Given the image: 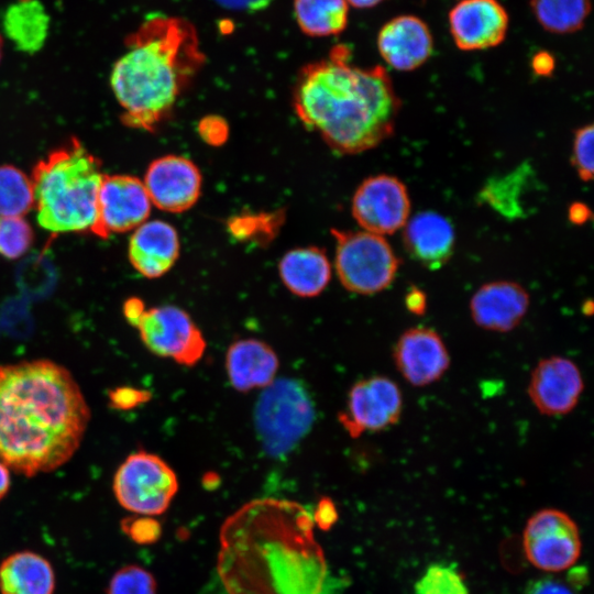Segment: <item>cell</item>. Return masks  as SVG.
<instances>
[{
    "label": "cell",
    "mask_w": 594,
    "mask_h": 594,
    "mask_svg": "<svg viewBox=\"0 0 594 594\" xmlns=\"http://www.w3.org/2000/svg\"><path fill=\"white\" fill-rule=\"evenodd\" d=\"M299 503L252 499L223 521L217 573L227 594H321L327 561Z\"/></svg>",
    "instance_id": "cell-1"
},
{
    "label": "cell",
    "mask_w": 594,
    "mask_h": 594,
    "mask_svg": "<svg viewBox=\"0 0 594 594\" xmlns=\"http://www.w3.org/2000/svg\"><path fill=\"white\" fill-rule=\"evenodd\" d=\"M90 420L64 366L46 359L0 365V461L28 477L54 471L78 450Z\"/></svg>",
    "instance_id": "cell-2"
},
{
    "label": "cell",
    "mask_w": 594,
    "mask_h": 594,
    "mask_svg": "<svg viewBox=\"0 0 594 594\" xmlns=\"http://www.w3.org/2000/svg\"><path fill=\"white\" fill-rule=\"evenodd\" d=\"M293 102L304 125L343 154L362 153L389 138L399 110L386 69L353 65L342 45L302 68Z\"/></svg>",
    "instance_id": "cell-3"
},
{
    "label": "cell",
    "mask_w": 594,
    "mask_h": 594,
    "mask_svg": "<svg viewBox=\"0 0 594 594\" xmlns=\"http://www.w3.org/2000/svg\"><path fill=\"white\" fill-rule=\"evenodd\" d=\"M114 63L110 86L121 121L153 132L169 117L178 98L204 65L195 26L183 18L154 14L127 38Z\"/></svg>",
    "instance_id": "cell-4"
},
{
    "label": "cell",
    "mask_w": 594,
    "mask_h": 594,
    "mask_svg": "<svg viewBox=\"0 0 594 594\" xmlns=\"http://www.w3.org/2000/svg\"><path fill=\"white\" fill-rule=\"evenodd\" d=\"M103 176L101 161L77 138L51 151L31 175L38 224L52 233L90 231Z\"/></svg>",
    "instance_id": "cell-5"
},
{
    "label": "cell",
    "mask_w": 594,
    "mask_h": 594,
    "mask_svg": "<svg viewBox=\"0 0 594 594\" xmlns=\"http://www.w3.org/2000/svg\"><path fill=\"white\" fill-rule=\"evenodd\" d=\"M316 407L307 386L297 378H275L257 398L253 411L258 442L270 457L292 453L310 432Z\"/></svg>",
    "instance_id": "cell-6"
},
{
    "label": "cell",
    "mask_w": 594,
    "mask_h": 594,
    "mask_svg": "<svg viewBox=\"0 0 594 594\" xmlns=\"http://www.w3.org/2000/svg\"><path fill=\"white\" fill-rule=\"evenodd\" d=\"M334 267L342 286L354 294L373 295L391 286L399 267L393 248L367 231L332 230Z\"/></svg>",
    "instance_id": "cell-7"
},
{
    "label": "cell",
    "mask_w": 594,
    "mask_h": 594,
    "mask_svg": "<svg viewBox=\"0 0 594 594\" xmlns=\"http://www.w3.org/2000/svg\"><path fill=\"white\" fill-rule=\"evenodd\" d=\"M112 491L125 510L140 516L162 515L178 491L175 471L157 454L136 451L117 469Z\"/></svg>",
    "instance_id": "cell-8"
},
{
    "label": "cell",
    "mask_w": 594,
    "mask_h": 594,
    "mask_svg": "<svg viewBox=\"0 0 594 594\" xmlns=\"http://www.w3.org/2000/svg\"><path fill=\"white\" fill-rule=\"evenodd\" d=\"M135 328L148 351L185 366L198 363L207 348L200 329L187 311L177 306L145 309Z\"/></svg>",
    "instance_id": "cell-9"
},
{
    "label": "cell",
    "mask_w": 594,
    "mask_h": 594,
    "mask_svg": "<svg viewBox=\"0 0 594 594\" xmlns=\"http://www.w3.org/2000/svg\"><path fill=\"white\" fill-rule=\"evenodd\" d=\"M522 542L529 562L549 572L573 566L582 548L574 520L554 508L541 509L528 519Z\"/></svg>",
    "instance_id": "cell-10"
},
{
    "label": "cell",
    "mask_w": 594,
    "mask_h": 594,
    "mask_svg": "<svg viewBox=\"0 0 594 594\" xmlns=\"http://www.w3.org/2000/svg\"><path fill=\"white\" fill-rule=\"evenodd\" d=\"M403 411V395L387 376L375 375L356 382L349 391L346 408L339 421L358 438L363 432L381 431L396 425Z\"/></svg>",
    "instance_id": "cell-11"
},
{
    "label": "cell",
    "mask_w": 594,
    "mask_h": 594,
    "mask_svg": "<svg viewBox=\"0 0 594 594\" xmlns=\"http://www.w3.org/2000/svg\"><path fill=\"white\" fill-rule=\"evenodd\" d=\"M152 202L141 179L131 175L105 174L97 197L96 221L90 230L107 239L134 230L145 222Z\"/></svg>",
    "instance_id": "cell-12"
},
{
    "label": "cell",
    "mask_w": 594,
    "mask_h": 594,
    "mask_svg": "<svg viewBox=\"0 0 594 594\" xmlns=\"http://www.w3.org/2000/svg\"><path fill=\"white\" fill-rule=\"evenodd\" d=\"M410 199L406 186L391 175L366 178L352 199V215L364 231L393 234L408 221Z\"/></svg>",
    "instance_id": "cell-13"
},
{
    "label": "cell",
    "mask_w": 594,
    "mask_h": 594,
    "mask_svg": "<svg viewBox=\"0 0 594 594\" xmlns=\"http://www.w3.org/2000/svg\"><path fill=\"white\" fill-rule=\"evenodd\" d=\"M584 389L579 366L570 359L553 355L540 360L531 372L528 395L546 416H562L578 405Z\"/></svg>",
    "instance_id": "cell-14"
},
{
    "label": "cell",
    "mask_w": 594,
    "mask_h": 594,
    "mask_svg": "<svg viewBox=\"0 0 594 594\" xmlns=\"http://www.w3.org/2000/svg\"><path fill=\"white\" fill-rule=\"evenodd\" d=\"M199 168L188 158L165 155L147 167L143 184L152 205L167 212H183L191 208L201 191Z\"/></svg>",
    "instance_id": "cell-15"
},
{
    "label": "cell",
    "mask_w": 594,
    "mask_h": 594,
    "mask_svg": "<svg viewBox=\"0 0 594 594\" xmlns=\"http://www.w3.org/2000/svg\"><path fill=\"white\" fill-rule=\"evenodd\" d=\"M448 20L455 46L469 52L499 45L509 26L508 13L498 0H459Z\"/></svg>",
    "instance_id": "cell-16"
},
{
    "label": "cell",
    "mask_w": 594,
    "mask_h": 594,
    "mask_svg": "<svg viewBox=\"0 0 594 594\" xmlns=\"http://www.w3.org/2000/svg\"><path fill=\"white\" fill-rule=\"evenodd\" d=\"M393 360L402 376L416 387L439 381L450 366V354L441 336L421 326L409 328L399 336Z\"/></svg>",
    "instance_id": "cell-17"
},
{
    "label": "cell",
    "mask_w": 594,
    "mask_h": 594,
    "mask_svg": "<svg viewBox=\"0 0 594 594\" xmlns=\"http://www.w3.org/2000/svg\"><path fill=\"white\" fill-rule=\"evenodd\" d=\"M377 50L392 68L410 72L424 65L431 56L433 38L424 20L413 14H402L381 28Z\"/></svg>",
    "instance_id": "cell-18"
},
{
    "label": "cell",
    "mask_w": 594,
    "mask_h": 594,
    "mask_svg": "<svg viewBox=\"0 0 594 594\" xmlns=\"http://www.w3.org/2000/svg\"><path fill=\"white\" fill-rule=\"evenodd\" d=\"M530 304L528 292L512 280H495L482 285L470 300L474 323L487 331L508 332L526 316Z\"/></svg>",
    "instance_id": "cell-19"
},
{
    "label": "cell",
    "mask_w": 594,
    "mask_h": 594,
    "mask_svg": "<svg viewBox=\"0 0 594 594\" xmlns=\"http://www.w3.org/2000/svg\"><path fill=\"white\" fill-rule=\"evenodd\" d=\"M180 244L176 229L166 221H145L134 229L128 248L133 268L146 278L165 275L176 263Z\"/></svg>",
    "instance_id": "cell-20"
},
{
    "label": "cell",
    "mask_w": 594,
    "mask_h": 594,
    "mask_svg": "<svg viewBox=\"0 0 594 594\" xmlns=\"http://www.w3.org/2000/svg\"><path fill=\"white\" fill-rule=\"evenodd\" d=\"M404 227L407 252L425 267L438 270L453 254L454 229L442 215L424 211L414 216Z\"/></svg>",
    "instance_id": "cell-21"
},
{
    "label": "cell",
    "mask_w": 594,
    "mask_h": 594,
    "mask_svg": "<svg viewBox=\"0 0 594 594\" xmlns=\"http://www.w3.org/2000/svg\"><path fill=\"white\" fill-rule=\"evenodd\" d=\"M278 356L265 342L257 339L234 341L226 353V372L232 387L241 393L264 388L275 378Z\"/></svg>",
    "instance_id": "cell-22"
},
{
    "label": "cell",
    "mask_w": 594,
    "mask_h": 594,
    "mask_svg": "<svg viewBox=\"0 0 594 594\" xmlns=\"http://www.w3.org/2000/svg\"><path fill=\"white\" fill-rule=\"evenodd\" d=\"M278 273L293 294L304 298L315 297L328 286L331 264L319 248H297L284 254L278 264Z\"/></svg>",
    "instance_id": "cell-23"
},
{
    "label": "cell",
    "mask_w": 594,
    "mask_h": 594,
    "mask_svg": "<svg viewBox=\"0 0 594 594\" xmlns=\"http://www.w3.org/2000/svg\"><path fill=\"white\" fill-rule=\"evenodd\" d=\"M55 572L51 562L34 551H18L0 563L1 594H54Z\"/></svg>",
    "instance_id": "cell-24"
},
{
    "label": "cell",
    "mask_w": 594,
    "mask_h": 594,
    "mask_svg": "<svg viewBox=\"0 0 594 594\" xmlns=\"http://www.w3.org/2000/svg\"><path fill=\"white\" fill-rule=\"evenodd\" d=\"M4 35L23 53L34 54L45 44L50 15L40 0H18L2 14Z\"/></svg>",
    "instance_id": "cell-25"
},
{
    "label": "cell",
    "mask_w": 594,
    "mask_h": 594,
    "mask_svg": "<svg viewBox=\"0 0 594 594\" xmlns=\"http://www.w3.org/2000/svg\"><path fill=\"white\" fill-rule=\"evenodd\" d=\"M294 13L304 33L310 36L337 35L348 25L349 4L345 0H295Z\"/></svg>",
    "instance_id": "cell-26"
},
{
    "label": "cell",
    "mask_w": 594,
    "mask_h": 594,
    "mask_svg": "<svg viewBox=\"0 0 594 594\" xmlns=\"http://www.w3.org/2000/svg\"><path fill=\"white\" fill-rule=\"evenodd\" d=\"M532 14L550 33L570 34L581 30L591 12L590 0H530Z\"/></svg>",
    "instance_id": "cell-27"
},
{
    "label": "cell",
    "mask_w": 594,
    "mask_h": 594,
    "mask_svg": "<svg viewBox=\"0 0 594 594\" xmlns=\"http://www.w3.org/2000/svg\"><path fill=\"white\" fill-rule=\"evenodd\" d=\"M530 175V167L522 164L504 176L490 179L480 191L481 201L506 218L522 217L520 200Z\"/></svg>",
    "instance_id": "cell-28"
},
{
    "label": "cell",
    "mask_w": 594,
    "mask_h": 594,
    "mask_svg": "<svg viewBox=\"0 0 594 594\" xmlns=\"http://www.w3.org/2000/svg\"><path fill=\"white\" fill-rule=\"evenodd\" d=\"M32 208L31 177L13 165H0V217H24Z\"/></svg>",
    "instance_id": "cell-29"
},
{
    "label": "cell",
    "mask_w": 594,
    "mask_h": 594,
    "mask_svg": "<svg viewBox=\"0 0 594 594\" xmlns=\"http://www.w3.org/2000/svg\"><path fill=\"white\" fill-rule=\"evenodd\" d=\"M34 242V232L24 217H0V255L7 260L23 256Z\"/></svg>",
    "instance_id": "cell-30"
},
{
    "label": "cell",
    "mask_w": 594,
    "mask_h": 594,
    "mask_svg": "<svg viewBox=\"0 0 594 594\" xmlns=\"http://www.w3.org/2000/svg\"><path fill=\"white\" fill-rule=\"evenodd\" d=\"M416 594H469V590L453 565L435 563L427 568L415 586Z\"/></svg>",
    "instance_id": "cell-31"
},
{
    "label": "cell",
    "mask_w": 594,
    "mask_h": 594,
    "mask_svg": "<svg viewBox=\"0 0 594 594\" xmlns=\"http://www.w3.org/2000/svg\"><path fill=\"white\" fill-rule=\"evenodd\" d=\"M107 594H156V581L140 565H124L111 576Z\"/></svg>",
    "instance_id": "cell-32"
},
{
    "label": "cell",
    "mask_w": 594,
    "mask_h": 594,
    "mask_svg": "<svg viewBox=\"0 0 594 594\" xmlns=\"http://www.w3.org/2000/svg\"><path fill=\"white\" fill-rule=\"evenodd\" d=\"M593 124H587L576 130L573 148L572 163L584 182H588L593 177Z\"/></svg>",
    "instance_id": "cell-33"
},
{
    "label": "cell",
    "mask_w": 594,
    "mask_h": 594,
    "mask_svg": "<svg viewBox=\"0 0 594 594\" xmlns=\"http://www.w3.org/2000/svg\"><path fill=\"white\" fill-rule=\"evenodd\" d=\"M122 530L138 543H152L161 535V526L151 516H133L121 521Z\"/></svg>",
    "instance_id": "cell-34"
},
{
    "label": "cell",
    "mask_w": 594,
    "mask_h": 594,
    "mask_svg": "<svg viewBox=\"0 0 594 594\" xmlns=\"http://www.w3.org/2000/svg\"><path fill=\"white\" fill-rule=\"evenodd\" d=\"M109 404L114 409H133L141 404L148 402L151 393L145 389H139L130 386H121L111 389L108 394Z\"/></svg>",
    "instance_id": "cell-35"
},
{
    "label": "cell",
    "mask_w": 594,
    "mask_h": 594,
    "mask_svg": "<svg viewBox=\"0 0 594 594\" xmlns=\"http://www.w3.org/2000/svg\"><path fill=\"white\" fill-rule=\"evenodd\" d=\"M525 594H574L563 582L553 578H542L528 584Z\"/></svg>",
    "instance_id": "cell-36"
},
{
    "label": "cell",
    "mask_w": 594,
    "mask_h": 594,
    "mask_svg": "<svg viewBox=\"0 0 594 594\" xmlns=\"http://www.w3.org/2000/svg\"><path fill=\"white\" fill-rule=\"evenodd\" d=\"M201 136L209 143H219L227 136L228 128L223 120L218 118H208L200 123Z\"/></svg>",
    "instance_id": "cell-37"
},
{
    "label": "cell",
    "mask_w": 594,
    "mask_h": 594,
    "mask_svg": "<svg viewBox=\"0 0 594 594\" xmlns=\"http://www.w3.org/2000/svg\"><path fill=\"white\" fill-rule=\"evenodd\" d=\"M217 4L233 11L255 12L267 8L274 0H213Z\"/></svg>",
    "instance_id": "cell-38"
},
{
    "label": "cell",
    "mask_w": 594,
    "mask_h": 594,
    "mask_svg": "<svg viewBox=\"0 0 594 594\" xmlns=\"http://www.w3.org/2000/svg\"><path fill=\"white\" fill-rule=\"evenodd\" d=\"M405 306L407 310L416 316H421L427 309V296L417 288L411 287L405 296Z\"/></svg>",
    "instance_id": "cell-39"
},
{
    "label": "cell",
    "mask_w": 594,
    "mask_h": 594,
    "mask_svg": "<svg viewBox=\"0 0 594 594\" xmlns=\"http://www.w3.org/2000/svg\"><path fill=\"white\" fill-rule=\"evenodd\" d=\"M556 67L553 56L547 51L536 53L531 58V68L538 76H549Z\"/></svg>",
    "instance_id": "cell-40"
},
{
    "label": "cell",
    "mask_w": 594,
    "mask_h": 594,
    "mask_svg": "<svg viewBox=\"0 0 594 594\" xmlns=\"http://www.w3.org/2000/svg\"><path fill=\"white\" fill-rule=\"evenodd\" d=\"M145 309V304L140 298L130 297L123 304V316L131 326L136 327Z\"/></svg>",
    "instance_id": "cell-41"
},
{
    "label": "cell",
    "mask_w": 594,
    "mask_h": 594,
    "mask_svg": "<svg viewBox=\"0 0 594 594\" xmlns=\"http://www.w3.org/2000/svg\"><path fill=\"white\" fill-rule=\"evenodd\" d=\"M591 218V211L582 202H574L569 208V219L574 224H583Z\"/></svg>",
    "instance_id": "cell-42"
},
{
    "label": "cell",
    "mask_w": 594,
    "mask_h": 594,
    "mask_svg": "<svg viewBox=\"0 0 594 594\" xmlns=\"http://www.w3.org/2000/svg\"><path fill=\"white\" fill-rule=\"evenodd\" d=\"M588 581L587 570L584 566H573L568 572V582L575 588L585 586Z\"/></svg>",
    "instance_id": "cell-43"
},
{
    "label": "cell",
    "mask_w": 594,
    "mask_h": 594,
    "mask_svg": "<svg viewBox=\"0 0 594 594\" xmlns=\"http://www.w3.org/2000/svg\"><path fill=\"white\" fill-rule=\"evenodd\" d=\"M10 486V469L0 461V501L8 494Z\"/></svg>",
    "instance_id": "cell-44"
},
{
    "label": "cell",
    "mask_w": 594,
    "mask_h": 594,
    "mask_svg": "<svg viewBox=\"0 0 594 594\" xmlns=\"http://www.w3.org/2000/svg\"><path fill=\"white\" fill-rule=\"evenodd\" d=\"M349 6L359 8V9H369L376 7L384 0H345Z\"/></svg>",
    "instance_id": "cell-45"
},
{
    "label": "cell",
    "mask_w": 594,
    "mask_h": 594,
    "mask_svg": "<svg viewBox=\"0 0 594 594\" xmlns=\"http://www.w3.org/2000/svg\"><path fill=\"white\" fill-rule=\"evenodd\" d=\"M2 46H3V44H2V37H1V35H0V62H1V58H2Z\"/></svg>",
    "instance_id": "cell-46"
}]
</instances>
